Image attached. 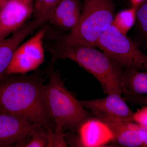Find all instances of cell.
<instances>
[{"mask_svg":"<svg viewBox=\"0 0 147 147\" xmlns=\"http://www.w3.org/2000/svg\"><path fill=\"white\" fill-rule=\"evenodd\" d=\"M45 79L37 69L29 75H5L0 80V113L22 116L47 131H56L46 100Z\"/></svg>","mask_w":147,"mask_h":147,"instance_id":"6da1fadb","label":"cell"},{"mask_svg":"<svg viewBox=\"0 0 147 147\" xmlns=\"http://www.w3.org/2000/svg\"><path fill=\"white\" fill-rule=\"evenodd\" d=\"M95 47L67 45L58 41L48 49L51 62L68 59L92 74L100 83L105 94H122L123 67L112 58Z\"/></svg>","mask_w":147,"mask_h":147,"instance_id":"7a4b0ae2","label":"cell"},{"mask_svg":"<svg viewBox=\"0 0 147 147\" xmlns=\"http://www.w3.org/2000/svg\"><path fill=\"white\" fill-rule=\"evenodd\" d=\"M55 64L51 63L47 71L49 81L45 85V92L48 109L56 131L67 129L74 133L91 117V112L66 88L59 71H54Z\"/></svg>","mask_w":147,"mask_h":147,"instance_id":"3957f363","label":"cell"},{"mask_svg":"<svg viewBox=\"0 0 147 147\" xmlns=\"http://www.w3.org/2000/svg\"><path fill=\"white\" fill-rule=\"evenodd\" d=\"M79 23L59 42L67 45L96 47L98 39L110 26L114 17L113 0H82Z\"/></svg>","mask_w":147,"mask_h":147,"instance_id":"277c9868","label":"cell"},{"mask_svg":"<svg viewBox=\"0 0 147 147\" xmlns=\"http://www.w3.org/2000/svg\"><path fill=\"white\" fill-rule=\"evenodd\" d=\"M96 46L123 67L147 71V55L112 24L99 37Z\"/></svg>","mask_w":147,"mask_h":147,"instance_id":"5b68a950","label":"cell"},{"mask_svg":"<svg viewBox=\"0 0 147 147\" xmlns=\"http://www.w3.org/2000/svg\"><path fill=\"white\" fill-rule=\"evenodd\" d=\"M46 30H40L30 39L17 48L5 75L26 74L35 70L45 62L42 40Z\"/></svg>","mask_w":147,"mask_h":147,"instance_id":"8992f818","label":"cell"},{"mask_svg":"<svg viewBox=\"0 0 147 147\" xmlns=\"http://www.w3.org/2000/svg\"><path fill=\"white\" fill-rule=\"evenodd\" d=\"M91 112L107 127L112 134V142L116 146L142 147L146 139L147 132L144 127L134 122L122 120L98 111Z\"/></svg>","mask_w":147,"mask_h":147,"instance_id":"52a82bcc","label":"cell"},{"mask_svg":"<svg viewBox=\"0 0 147 147\" xmlns=\"http://www.w3.org/2000/svg\"><path fill=\"white\" fill-rule=\"evenodd\" d=\"M34 5L24 0H8L0 8V41L27 22L33 14Z\"/></svg>","mask_w":147,"mask_h":147,"instance_id":"ba28073f","label":"cell"},{"mask_svg":"<svg viewBox=\"0 0 147 147\" xmlns=\"http://www.w3.org/2000/svg\"><path fill=\"white\" fill-rule=\"evenodd\" d=\"M41 127L28 119L5 113H0V141L18 147Z\"/></svg>","mask_w":147,"mask_h":147,"instance_id":"9c48e42d","label":"cell"},{"mask_svg":"<svg viewBox=\"0 0 147 147\" xmlns=\"http://www.w3.org/2000/svg\"><path fill=\"white\" fill-rule=\"evenodd\" d=\"M45 22L42 19L27 21L11 36L0 41V80L5 76L14 53L21 42Z\"/></svg>","mask_w":147,"mask_h":147,"instance_id":"30bf717a","label":"cell"},{"mask_svg":"<svg viewBox=\"0 0 147 147\" xmlns=\"http://www.w3.org/2000/svg\"><path fill=\"white\" fill-rule=\"evenodd\" d=\"M81 102L83 106L91 112L98 111L122 120L133 122L134 112L129 107L121 95L110 94L102 98Z\"/></svg>","mask_w":147,"mask_h":147,"instance_id":"8fae6325","label":"cell"},{"mask_svg":"<svg viewBox=\"0 0 147 147\" xmlns=\"http://www.w3.org/2000/svg\"><path fill=\"white\" fill-rule=\"evenodd\" d=\"M78 137L74 142L77 146H101L112 141V135L107 127L101 121L95 117L90 118L80 126Z\"/></svg>","mask_w":147,"mask_h":147,"instance_id":"7c38bea8","label":"cell"},{"mask_svg":"<svg viewBox=\"0 0 147 147\" xmlns=\"http://www.w3.org/2000/svg\"><path fill=\"white\" fill-rule=\"evenodd\" d=\"M82 10L81 0H61L50 13L48 21L60 28L71 31L79 23Z\"/></svg>","mask_w":147,"mask_h":147,"instance_id":"4fadbf2b","label":"cell"},{"mask_svg":"<svg viewBox=\"0 0 147 147\" xmlns=\"http://www.w3.org/2000/svg\"><path fill=\"white\" fill-rule=\"evenodd\" d=\"M123 91L147 94V71L125 68L123 74Z\"/></svg>","mask_w":147,"mask_h":147,"instance_id":"5bb4252c","label":"cell"},{"mask_svg":"<svg viewBox=\"0 0 147 147\" xmlns=\"http://www.w3.org/2000/svg\"><path fill=\"white\" fill-rule=\"evenodd\" d=\"M137 8L131 7L121 11L114 16L111 24L122 33L126 35L136 22Z\"/></svg>","mask_w":147,"mask_h":147,"instance_id":"9a60e30c","label":"cell"},{"mask_svg":"<svg viewBox=\"0 0 147 147\" xmlns=\"http://www.w3.org/2000/svg\"><path fill=\"white\" fill-rule=\"evenodd\" d=\"M46 131L42 127L38 129L29 137V139L23 142L19 147H47L48 140Z\"/></svg>","mask_w":147,"mask_h":147,"instance_id":"2e32d148","label":"cell"},{"mask_svg":"<svg viewBox=\"0 0 147 147\" xmlns=\"http://www.w3.org/2000/svg\"><path fill=\"white\" fill-rule=\"evenodd\" d=\"M137 19L139 29L147 41V1H145L137 8Z\"/></svg>","mask_w":147,"mask_h":147,"instance_id":"e0dca14e","label":"cell"},{"mask_svg":"<svg viewBox=\"0 0 147 147\" xmlns=\"http://www.w3.org/2000/svg\"><path fill=\"white\" fill-rule=\"evenodd\" d=\"M122 96L126 102L134 104L147 105V96L133 93L127 91L123 92Z\"/></svg>","mask_w":147,"mask_h":147,"instance_id":"ac0fdd59","label":"cell"},{"mask_svg":"<svg viewBox=\"0 0 147 147\" xmlns=\"http://www.w3.org/2000/svg\"><path fill=\"white\" fill-rule=\"evenodd\" d=\"M137 109L133 115V122L143 127H147V105Z\"/></svg>","mask_w":147,"mask_h":147,"instance_id":"d6986e66","label":"cell"},{"mask_svg":"<svg viewBox=\"0 0 147 147\" xmlns=\"http://www.w3.org/2000/svg\"><path fill=\"white\" fill-rule=\"evenodd\" d=\"M61 1V0H44L41 18L44 19L45 22H47L50 13Z\"/></svg>","mask_w":147,"mask_h":147,"instance_id":"ffe728a7","label":"cell"},{"mask_svg":"<svg viewBox=\"0 0 147 147\" xmlns=\"http://www.w3.org/2000/svg\"><path fill=\"white\" fill-rule=\"evenodd\" d=\"M44 0H35L34 11L32 15L34 20H39L41 18L42 5Z\"/></svg>","mask_w":147,"mask_h":147,"instance_id":"44dd1931","label":"cell"},{"mask_svg":"<svg viewBox=\"0 0 147 147\" xmlns=\"http://www.w3.org/2000/svg\"><path fill=\"white\" fill-rule=\"evenodd\" d=\"M146 0H130L131 7H138L141 4L144 2Z\"/></svg>","mask_w":147,"mask_h":147,"instance_id":"7402d4cb","label":"cell"},{"mask_svg":"<svg viewBox=\"0 0 147 147\" xmlns=\"http://www.w3.org/2000/svg\"><path fill=\"white\" fill-rule=\"evenodd\" d=\"M13 146H15V145L12 143L0 141V147H11Z\"/></svg>","mask_w":147,"mask_h":147,"instance_id":"603a6c76","label":"cell"},{"mask_svg":"<svg viewBox=\"0 0 147 147\" xmlns=\"http://www.w3.org/2000/svg\"><path fill=\"white\" fill-rule=\"evenodd\" d=\"M8 1V0H0V8Z\"/></svg>","mask_w":147,"mask_h":147,"instance_id":"cb8c5ba5","label":"cell"},{"mask_svg":"<svg viewBox=\"0 0 147 147\" xmlns=\"http://www.w3.org/2000/svg\"><path fill=\"white\" fill-rule=\"evenodd\" d=\"M144 127L145 130H146L147 132V127ZM142 147H147V137L146 139L145 140L144 142V144H143V145H142Z\"/></svg>","mask_w":147,"mask_h":147,"instance_id":"d4e9b609","label":"cell"},{"mask_svg":"<svg viewBox=\"0 0 147 147\" xmlns=\"http://www.w3.org/2000/svg\"><path fill=\"white\" fill-rule=\"evenodd\" d=\"M24 1H26L28 2L33 3V0H24Z\"/></svg>","mask_w":147,"mask_h":147,"instance_id":"484cf974","label":"cell"}]
</instances>
